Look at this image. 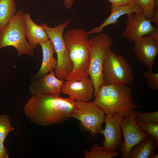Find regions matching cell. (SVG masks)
I'll return each mask as SVG.
<instances>
[{"mask_svg": "<svg viewBox=\"0 0 158 158\" xmlns=\"http://www.w3.org/2000/svg\"><path fill=\"white\" fill-rule=\"evenodd\" d=\"M111 5L118 6L127 4L133 2V0H108Z\"/></svg>", "mask_w": 158, "mask_h": 158, "instance_id": "cell-27", "label": "cell"}, {"mask_svg": "<svg viewBox=\"0 0 158 158\" xmlns=\"http://www.w3.org/2000/svg\"><path fill=\"white\" fill-rule=\"evenodd\" d=\"M133 42V48L136 58L152 71L158 54V41L146 35L135 39Z\"/></svg>", "mask_w": 158, "mask_h": 158, "instance_id": "cell-11", "label": "cell"}, {"mask_svg": "<svg viewBox=\"0 0 158 158\" xmlns=\"http://www.w3.org/2000/svg\"><path fill=\"white\" fill-rule=\"evenodd\" d=\"M156 3V7H157L158 6V0H155Z\"/></svg>", "mask_w": 158, "mask_h": 158, "instance_id": "cell-32", "label": "cell"}, {"mask_svg": "<svg viewBox=\"0 0 158 158\" xmlns=\"http://www.w3.org/2000/svg\"><path fill=\"white\" fill-rule=\"evenodd\" d=\"M113 43L110 36L102 32L91 37L88 41L90 54L88 74L93 83L95 97L99 87L103 84V63Z\"/></svg>", "mask_w": 158, "mask_h": 158, "instance_id": "cell-4", "label": "cell"}, {"mask_svg": "<svg viewBox=\"0 0 158 158\" xmlns=\"http://www.w3.org/2000/svg\"><path fill=\"white\" fill-rule=\"evenodd\" d=\"M158 145V142L150 135L132 148L128 158H152L155 154Z\"/></svg>", "mask_w": 158, "mask_h": 158, "instance_id": "cell-18", "label": "cell"}, {"mask_svg": "<svg viewBox=\"0 0 158 158\" xmlns=\"http://www.w3.org/2000/svg\"><path fill=\"white\" fill-rule=\"evenodd\" d=\"M95 97L91 103L99 107L106 115L120 112L125 117L140 107L133 102L132 89L127 85L102 84L98 88Z\"/></svg>", "mask_w": 158, "mask_h": 158, "instance_id": "cell-3", "label": "cell"}, {"mask_svg": "<svg viewBox=\"0 0 158 158\" xmlns=\"http://www.w3.org/2000/svg\"><path fill=\"white\" fill-rule=\"evenodd\" d=\"M4 143V142L0 141V158H8L9 155Z\"/></svg>", "mask_w": 158, "mask_h": 158, "instance_id": "cell-26", "label": "cell"}, {"mask_svg": "<svg viewBox=\"0 0 158 158\" xmlns=\"http://www.w3.org/2000/svg\"><path fill=\"white\" fill-rule=\"evenodd\" d=\"M76 102L60 94L32 95L23 107L26 117L32 123L47 126L62 123L72 118Z\"/></svg>", "mask_w": 158, "mask_h": 158, "instance_id": "cell-1", "label": "cell"}, {"mask_svg": "<svg viewBox=\"0 0 158 158\" xmlns=\"http://www.w3.org/2000/svg\"><path fill=\"white\" fill-rule=\"evenodd\" d=\"M74 1V0H64V6L67 9L70 10L71 8Z\"/></svg>", "mask_w": 158, "mask_h": 158, "instance_id": "cell-30", "label": "cell"}, {"mask_svg": "<svg viewBox=\"0 0 158 158\" xmlns=\"http://www.w3.org/2000/svg\"><path fill=\"white\" fill-rule=\"evenodd\" d=\"M133 0L141 6L145 18L150 19L156 7L155 0Z\"/></svg>", "mask_w": 158, "mask_h": 158, "instance_id": "cell-22", "label": "cell"}, {"mask_svg": "<svg viewBox=\"0 0 158 158\" xmlns=\"http://www.w3.org/2000/svg\"><path fill=\"white\" fill-rule=\"evenodd\" d=\"M143 75L147 80V84L148 87L153 90H158V73H154L148 70L145 72Z\"/></svg>", "mask_w": 158, "mask_h": 158, "instance_id": "cell-25", "label": "cell"}, {"mask_svg": "<svg viewBox=\"0 0 158 158\" xmlns=\"http://www.w3.org/2000/svg\"><path fill=\"white\" fill-rule=\"evenodd\" d=\"M137 111L123 117L121 122V129L124 138L119 152L122 158H128L130 152L136 145L150 135L141 130L138 126L135 118Z\"/></svg>", "mask_w": 158, "mask_h": 158, "instance_id": "cell-9", "label": "cell"}, {"mask_svg": "<svg viewBox=\"0 0 158 158\" xmlns=\"http://www.w3.org/2000/svg\"><path fill=\"white\" fill-rule=\"evenodd\" d=\"M39 44L42 49V61L39 70L32 77V79L35 80L53 71L57 63V60L53 56L55 51L51 41L49 39Z\"/></svg>", "mask_w": 158, "mask_h": 158, "instance_id": "cell-17", "label": "cell"}, {"mask_svg": "<svg viewBox=\"0 0 158 158\" xmlns=\"http://www.w3.org/2000/svg\"><path fill=\"white\" fill-rule=\"evenodd\" d=\"M72 18L53 27H50L45 23L40 25L54 45L57 57V63L54 68L55 75L61 80H65L73 68L63 38L64 31Z\"/></svg>", "mask_w": 158, "mask_h": 158, "instance_id": "cell-7", "label": "cell"}, {"mask_svg": "<svg viewBox=\"0 0 158 158\" xmlns=\"http://www.w3.org/2000/svg\"><path fill=\"white\" fill-rule=\"evenodd\" d=\"M76 102L72 118L78 120L83 128L94 138L103 129L105 115L103 111L90 102Z\"/></svg>", "mask_w": 158, "mask_h": 158, "instance_id": "cell-8", "label": "cell"}, {"mask_svg": "<svg viewBox=\"0 0 158 158\" xmlns=\"http://www.w3.org/2000/svg\"><path fill=\"white\" fill-rule=\"evenodd\" d=\"M138 126L142 130L153 136L158 142V123L136 121Z\"/></svg>", "mask_w": 158, "mask_h": 158, "instance_id": "cell-23", "label": "cell"}, {"mask_svg": "<svg viewBox=\"0 0 158 158\" xmlns=\"http://www.w3.org/2000/svg\"><path fill=\"white\" fill-rule=\"evenodd\" d=\"M14 130L10 119L6 114L0 115V141L4 142L8 135Z\"/></svg>", "mask_w": 158, "mask_h": 158, "instance_id": "cell-21", "label": "cell"}, {"mask_svg": "<svg viewBox=\"0 0 158 158\" xmlns=\"http://www.w3.org/2000/svg\"><path fill=\"white\" fill-rule=\"evenodd\" d=\"M25 34L30 46L34 49L38 44L49 39L45 31L40 25L35 23L28 13L24 16Z\"/></svg>", "mask_w": 158, "mask_h": 158, "instance_id": "cell-16", "label": "cell"}, {"mask_svg": "<svg viewBox=\"0 0 158 158\" xmlns=\"http://www.w3.org/2000/svg\"><path fill=\"white\" fill-rule=\"evenodd\" d=\"M124 117L123 113L120 112L105 115V128L100 133L103 134L104 137L103 146L109 150L116 151L121 146L122 142L121 122Z\"/></svg>", "mask_w": 158, "mask_h": 158, "instance_id": "cell-10", "label": "cell"}, {"mask_svg": "<svg viewBox=\"0 0 158 158\" xmlns=\"http://www.w3.org/2000/svg\"><path fill=\"white\" fill-rule=\"evenodd\" d=\"M16 12L15 0H0V31L6 27Z\"/></svg>", "mask_w": 158, "mask_h": 158, "instance_id": "cell-19", "label": "cell"}, {"mask_svg": "<svg viewBox=\"0 0 158 158\" xmlns=\"http://www.w3.org/2000/svg\"><path fill=\"white\" fill-rule=\"evenodd\" d=\"M126 28L121 36L130 43L138 37L147 35L154 27L150 19L146 18L142 13H132L126 15Z\"/></svg>", "mask_w": 158, "mask_h": 158, "instance_id": "cell-12", "label": "cell"}, {"mask_svg": "<svg viewBox=\"0 0 158 158\" xmlns=\"http://www.w3.org/2000/svg\"><path fill=\"white\" fill-rule=\"evenodd\" d=\"M90 34L80 28L67 30L63 38L73 68L65 80L78 81L89 78L90 54L87 46Z\"/></svg>", "mask_w": 158, "mask_h": 158, "instance_id": "cell-2", "label": "cell"}, {"mask_svg": "<svg viewBox=\"0 0 158 158\" xmlns=\"http://www.w3.org/2000/svg\"><path fill=\"white\" fill-rule=\"evenodd\" d=\"M84 153L85 158H111L120 154L119 151L109 150L97 144L94 145L90 151L85 150Z\"/></svg>", "mask_w": 158, "mask_h": 158, "instance_id": "cell-20", "label": "cell"}, {"mask_svg": "<svg viewBox=\"0 0 158 158\" xmlns=\"http://www.w3.org/2000/svg\"><path fill=\"white\" fill-rule=\"evenodd\" d=\"M135 118L136 121L154 123H158V111L148 113L136 112Z\"/></svg>", "mask_w": 158, "mask_h": 158, "instance_id": "cell-24", "label": "cell"}, {"mask_svg": "<svg viewBox=\"0 0 158 158\" xmlns=\"http://www.w3.org/2000/svg\"><path fill=\"white\" fill-rule=\"evenodd\" d=\"M153 40L158 41V27L154 28L147 35Z\"/></svg>", "mask_w": 158, "mask_h": 158, "instance_id": "cell-28", "label": "cell"}, {"mask_svg": "<svg viewBox=\"0 0 158 158\" xmlns=\"http://www.w3.org/2000/svg\"><path fill=\"white\" fill-rule=\"evenodd\" d=\"M61 92L75 101L89 102L92 98L94 89L89 78L78 81L65 80Z\"/></svg>", "mask_w": 158, "mask_h": 158, "instance_id": "cell-13", "label": "cell"}, {"mask_svg": "<svg viewBox=\"0 0 158 158\" xmlns=\"http://www.w3.org/2000/svg\"><path fill=\"white\" fill-rule=\"evenodd\" d=\"M103 84L129 85L133 82L130 65L122 56L110 49L104 61L102 68Z\"/></svg>", "mask_w": 158, "mask_h": 158, "instance_id": "cell-6", "label": "cell"}, {"mask_svg": "<svg viewBox=\"0 0 158 158\" xmlns=\"http://www.w3.org/2000/svg\"><path fill=\"white\" fill-rule=\"evenodd\" d=\"M158 27V7L155 8L153 15L150 19Z\"/></svg>", "mask_w": 158, "mask_h": 158, "instance_id": "cell-29", "label": "cell"}, {"mask_svg": "<svg viewBox=\"0 0 158 158\" xmlns=\"http://www.w3.org/2000/svg\"><path fill=\"white\" fill-rule=\"evenodd\" d=\"M143 11L141 6L134 1L118 6L111 5L109 15L101 24L94 27L88 32L90 35L102 32L104 28L107 26L117 23L118 19L122 16L132 13H141Z\"/></svg>", "mask_w": 158, "mask_h": 158, "instance_id": "cell-15", "label": "cell"}, {"mask_svg": "<svg viewBox=\"0 0 158 158\" xmlns=\"http://www.w3.org/2000/svg\"><path fill=\"white\" fill-rule=\"evenodd\" d=\"M24 15L22 10L18 11L6 27L0 31V50L6 47L12 46L16 49L18 56L28 54L34 58V49L25 35Z\"/></svg>", "mask_w": 158, "mask_h": 158, "instance_id": "cell-5", "label": "cell"}, {"mask_svg": "<svg viewBox=\"0 0 158 158\" xmlns=\"http://www.w3.org/2000/svg\"><path fill=\"white\" fill-rule=\"evenodd\" d=\"M158 158V154H155L153 155L152 158Z\"/></svg>", "mask_w": 158, "mask_h": 158, "instance_id": "cell-31", "label": "cell"}, {"mask_svg": "<svg viewBox=\"0 0 158 158\" xmlns=\"http://www.w3.org/2000/svg\"><path fill=\"white\" fill-rule=\"evenodd\" d=\"M64 82L63 80H60L56 77L53 71L38 79L31 80L29 92L32 95L60 94Z\"/></svg>", "mask_w": 158, "mask_h": 158, "instance_id": "cell-14", "label": "cell"}]
</instances>
